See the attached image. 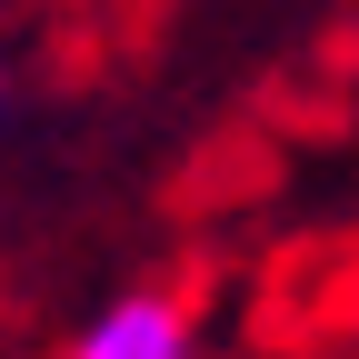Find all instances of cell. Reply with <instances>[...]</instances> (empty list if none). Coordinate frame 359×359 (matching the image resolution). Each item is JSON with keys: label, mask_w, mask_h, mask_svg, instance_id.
Masks as SVG:
<instances>
[{"label": "cell", "mask_w": 359, "mask_h": 359, "mask_svg": "<svg viewBox=\"0 0 359 359\" xmlns=\"http://www.w3.org/2000/svg\"><path fill=\"white\" fill-rule=\"evenodd\" d=\"M70 359H200V330H190V309H180V299L130 290V299H110L100 320L80 330Z\"/></svg>", "instance_id": "cell-1"}]
</instances>
